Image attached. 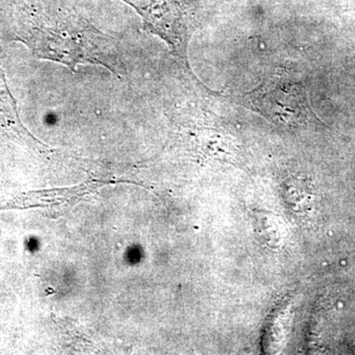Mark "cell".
<instances>
[{"label": "cell", "mask_w": 355, "mask_h": 355, "mask_svg": "<svg viewBox=\"0 0 355 355\" xmlns=\"http://www.w3.org/2000/svg\"><path fill=\"white\" fill-rule=\"evenodd\" d=\"M243 106L286 128L302 127L309 120V100L302 83L287 74H275L243 96Z\"/></svg>", "instance_id": "cell-1"}]
</instances>
